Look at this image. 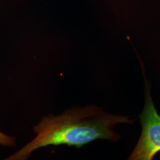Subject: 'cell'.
Returning a JSON list of instances; mask_svg holds the SVG:
<instances>
[{
  "label": "cell",
  "mask_w": 160,
  "mask_h": 160,
  "mask_svg": "<svg viewBox=\"0 0 160 160\" xmlns=\"http://www.w3.org/2000/svg\"><path fill=\"white\" fill-rule=\"evenodd\" d=\"M0 145L4 147H16V138L7 135L0 131Z\"/></svg>",
  "instance_id": "3"
},
{
  "label": "cell",
  "mask_w": 160,
  "mask_h": 160,
  "mask_svg": "<svg viewBox=\"0 0 160 160\" xmlns=\"http://www.w3.org/2000/svg\"><path fill=\"white\" fill-rule=\"evenodd\" d=\"M128 116L109 114L96 105L72 107L61 114L43 116L34 126L36 137L7 160H26L38 149L49 145L74 146L80 148L98 139L118 141L114 131L118 123L133 124Z\"/></svg>",
  "instance_id": "1"
},
{
  "label": "cell",
  "mask_w": 160,
  "mask_h": 160,
  "mask_svg": "<svg viewBox=\"0 0 160 160\" xmlns=\"http://www.w3.org/2000/svg\"><path fill=\"white\" fill-rule=\"evenodd\" d=\"M145 78V102L139 115L142 132L129 160H152L160 152V115L155 109L150 88Z\"/></svg>",
  "instance_id": "2"
}]
</instances>
